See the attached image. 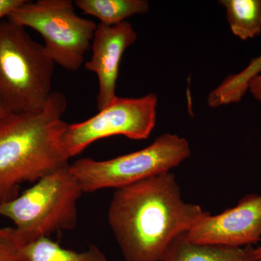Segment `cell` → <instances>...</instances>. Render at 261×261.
Instances as JSON below:
<instances>
[{
  "mask_svg": "<svg viewBox=\"0 0 261 261\" xmlns=\"http://www.w3.org/2000/svg\"><path fill=\"white\" fill-rule=\"evenodd\" d=\"M192 243L230 247L252 246L261 240V195L250 194L221 214L209 213L186 233Z\"/></svg>",
  "mask_w": 261,
  "mask_h": 261,
  "instance_id": "8",
  "label": "cell"
},
{
  "mask_svg": "<svg viewBox=\"0 0 261 261\" xmlns=\"http://www.w3.org/2000/svg\"><path fill=\"white\" fill-rule=\"evenodd\" d=\"M69 165L43 176L21 195L0 204V216L14 223L27 245L76 226L78 202L84 192Z\"/></svg>",
  "mask_w": 261,
  "mask_h": 261,
  "instance_id": "4",
  "label": "cell"
},
{
  "mask_svg": "<svg viewBox=\"0 0 261 261\" xmlns=\"http://www.w3.org/2000/svg\"><path fill=\"white\" fill-rule=\"evenodd\" d=\"M137 39L133 25L126 20L113 25H97L92 43V56L85 68L97 76L98 111L107 107L117 97L116 83L122 57Z\"/></svg>",
  "mask_w": 261,
  "mask_h": 261,
  "instance_id": "9",
  "label": "cell"
},
{
  "mask_svg": "<svg viewBox=\"0 0 261 261\" xmlns=\"http://www.w3.org/2000/svg\"><path fill=\"white\" fill-rule=\"evenodd\" d=\"M161 261H255V247L195 243L184 233L173 240Z\"/></svg>",
  "mask_w": 261,
  "mask_h": 261,
  "instance_id": "10",
  "label": "cell"
},
{
  "mask_svg": "<svg viewBox=\"0 0 261 261\" xmlns=\"http://www.w3.org/2000/svg\"><path fill=\"white\" fill-rule=\"evenodd\" d=\"M29 261H108L99 247L92 245L77 252L61 247L49 238H41L25 246Z\"/></svg>",
  "mask_w": 261,
  "mask_h": 261,
  "instance_id": "13",
  "label": "cell"
},
{
  "mask_svg": "<svg viewBox=\"0 0 261 261\" xmlns=\"http://www.w3.org/2000/svg\"><path fill=\"white\" fill-rule=\"evenodd\" d=\"M182 197L171 171L115 192L108 220L126 261H161L168 246L208 214Z\"/></svg>",
  "mask_w": 261,
  "mask_h": 261,
  "instance_id": "1",
  "label": "cell"
},
{
  "mask_svg": "<svg viewBox=\"0 0 261 261\" xmlns=\"http://www.w3.org/2000/svg\"><path fill=\"white\" fill-rule=\"evenodd\" d=\"M67 99L53 92L37 113H10L0 120V204L13 200L24 182H36L69 165L63 147Z\"/></svg>",
  "mask_w": 261,
  "mask_h": 261,
  "instance_id": "2",
  "label": "cell"
},
{
  "mask_svg": "<svg viewBox=\"0 0 261 261\" xmlns=\"http://www.w3.org/2000/svg\"><path fill=\"white\" fill-rule=\"evenodd\" d=\"M248 88L253 97L261 102V73L255 75L250 81Z\"/></svg>",
  "mask_w": 261,
  "mask_h": 261,
  "instance_id": "16",
  "label": "cell"
},
{
  "mask_svg": "<svg viewBox=\"0 0 261 261\" xmlns=\"http://www.w3.org/2000/svg\"><path fill=\"white\" fill-rule=\"evenodd\" d=\"M55 62L44 45L8 18L0 21V96L12 113H37L53 91Z\"/></svg>",
  "mask_w": 261,
  "mask_h": 261,
  "instance_id": "3",
  "label": "cell"
},
{
  "mask_svg": "<svg viewBox=\"0 0 261 261\" xmlns=\"http://www.w3.org/2000/svg\"><path fill=\"white\" fill-rule=\"evenodd\" d=\"M157 106V96L152 93L138 98L117 97L92 118L67 124L62 138L65 154L74 157L96 141L113 136L148 138L155 126Z\"/></svg>",
  "mask_w": 261,
  "mask_h": 261,
  "instance_id": "7",
  "label": "cell"
},
{
  "mask_svg": "<svg viewBox=\"0 0 261 261\" xmlns=\"http://www.w3.org/2000/svg\"><path fill=\"white\" fill-rule=\"evenodd\" d=\"M74 5L108 25L121 23L129 17L145 14L149 10L146 0H76Z\"/></svg>",
  "mask_w": 261,
  "mask_h": 261,
  "instance_id": "11",
  "label": "cell"
},
{
  "mask_svg": "<svg viewBox=\"0 0 261 261\" xmlns=\"http://www.w3.org/2000/svg\"><path fill=\"white\" fill-rule=\"evenodd\" d=\"M230 29L242 40L252 39L261 33V0H221Z\"/></svg>",
  "mask_w": 261,
  "mask_h": 261,
  "instance_id": "12",
  "label": "cell"
},
{
  "mask_svg": "<svg viewBox=\"0 0 261 261\" xmlns=\"http://www.w3.org/2000/svg\"><path fill=\"white\" fill-rule=\"evenodd\" d=\"M24 2L25 0H0V21L8 18V15Z\"/></svg>",
  "mask_w": 261,
  "mask_h": 261,
  "instance_id": "15",
  "label": "cell"
},
{
  "mask_svg": "<svg viewBox=\"0 0 261 261\" xmlns=\"http://www.w3.org/2000/svg\"><path fill=\"white\" fill-rule=\"evenodd\" d=\"M190 155L186 139L166 133L137 152L106 161L79 159L69 167L84 193H91L108 188L118 190L167 172Z\"/></svg>",
  "mask_w": 261,
  "mask_h": 261,
  "instance_id": "5",
  "label": "cell"
},
{
  "mask_svg": "<svg viewBox=\"0 0 261 261\" xmlns=\"http://www.w3.org/2000/svg\"><path fill=\"white\" fill-rule=\"evenodd\" d=\"M10 112V110L7 107L4 101H3V98L0 96V120L4 118L5 116H8Z\"/></svg>",
  "mask_w": 261,
  "mask_h": 261,
  "instance_id": "17",
  "label": "cell"
},
{
  "mask_svg": "<svg viewBox=\"0 0 261 261\" xmlns=\"http://www.w3.org/2000/svg\"><path fill=\"white\" fill-rule=\"evenodd\" d=\"M25 246L15 228H0V261H29Z\"/></svg>",
  "mask_w": 261,
  "mask_h": 261,
  "instance_id": "14",
  "label": "cell"
},
{
  "mask_svg": "<svg viewBox=\"0 0 261 261\" xmlns=\"http://www.w3.org/2000/svg\"><path fill=\"white\" fill-rule=\"evenodd\" d=\"M255 261H261V247L255 248Z\"/></svg>",
  "mask_w": 261,
  "mask_h": 261,
  "instance_id": "18",
  "label": "cell"
},
{
  "mask_svg": "<svg viewBox=\"0 0 261 261\" xmlns=\"http://www.w3.org/2000/svg\"><path fill=\"white\" fill-rule=\"evenodd\" d=\"M7 18L39 33L48 56L70 71H76L83 64L97 27L93 20L77 14L70 0H25Z\"/></svg>",
  "mask_w": 261,
  "mask_h": 261,
  "instance_id": "6",
  "label": "cell"
}]
</instances>
